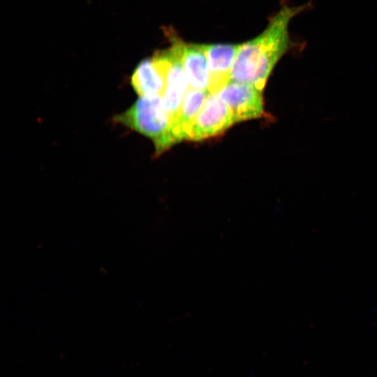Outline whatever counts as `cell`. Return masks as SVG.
I'll list each match as a JSON object with an SVG mask.
<instances>
[{"label":"cell","instance_id":"6da1fadb","mask_svg":"<svg viewBox=\"0 0 377 377\" xmlns=\"http://www.w3.org/2000/svg\"><path fill=\"white\" fill-rule=\"evenodd\" d=\"M307 7V4L283 6L261 34L241 44L230 82L248 84L263 91L274 67L291 47L288 30L291 20Z\"/></svg>","mask_w":377,"mask_h":377},{"label":"cell","instance_id":"8992f818","mask_svg":"<svg viewBox=\"0 0 377 377\" xmlns=\"http://www.w3.org/2000/svg\"><path fill=\"white\" fill-rule=\"evenodd\" d=\"M241 44L205 45L209 82L207 90L216 94L230 81L232 66Z\"/></svg>","mask_w":377,"mask_h":377},{"label":"cell","instance_id":"3957f363","mask_svg":"<svg viewBox=\"0 0 377 377\" xmlns=\"http://www.w3.org/2000/svg\"><path fill=\"white\" fill-rule=\"evenodd\" d=\"M170 39L171 47L156 54L165 71V88L163 98L170 117L173 133L184 96L189 87L181 60L179 38L173 34Z\"/></svg>","mask_w":377,"mask_h":377},{"label":"cell","instance_id":"277c9868","mask_svg":"<svg viewBox=\"0 0 377 377\" xmlns=\"http://www.w3.org/2000/svg\"><path fill=\"white\" fill-rule=\"evenodd\" d=\"M232 112L218 94H210L187 128L184 140H201L224 132L235 124Z\"/></svg>","mask_w":377,"mask_h":377},{"label":"cell","instance_id":"9c48e42d","mask_svg":"<svg viewBox=\"0 0 377 377\" xmlns=\"http://www.w3.org/2000/svg\"><path fill=\"white\" fill-rule=\"evenodd\" d=\"M209 92L206 89H188L182 101L177 122L173 128L178 142L184 139L185 133L202 108Z\"/></svg>","mask_w":377,"mask_h":377},{"label":"cell","instance_id":"5b68a950","mask_svg":"<svg viewBox=\"0 0 377 377\" xmlns=\"http://www.w3.org/2000/svg\"><path fill=\"white\" fill-rule=\"evenodd\" d=\"M263 91L254 86L230 82L218 93L227 104L235 122L261 117L264 113Z\"/></svg>","mask_w":377,"mask_h":377},{"label":"cell","instance_id":"52a82bcc","mask_svg":"<svg viewBox=\"0 0 377 377\" xmlns=\"http://www.w3.org/2000/svg\"><path fill=\"white\" fill-rule=\"evenodd\" d=\"M131 84L140 96H163L165 88V75L156 54L138 64L131 75Z\"/></svg>","mask_w":377,"mask_h":377},{"label":"cell","instance_id":"7a4b0ae2","mask_svg":"<svg viewBox=\"0 0 377 377\" xmlns=\"http://www.w3.org/2000/svg\"><path fill=\"white\" fill-rule=\"evenodd\" d=\"M113 121L150 138L156 155L177 143L162 96H140L127 110L115 115Z\"/></svg>","mask_w":377,"mask_h":377},{"label":"cell","instance_id":"ba28073f","mask_svg":"<svg viewBox=\"0 0 377 377\" xmlns=\"http://www.w3.org/2000/svg\"><path fill=\"white\" fill-rule=\"evenodd\" d=\"M181 60L189 89L207 90L209 73L205 45L178 39Z\"/></svg>","mask_w":377,"mask_h":377}]
</instances>
